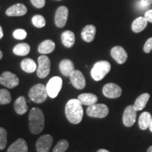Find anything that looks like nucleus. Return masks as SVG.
I'll return each mask as SVG.
<instances>
[{"instance_id":"1","label":"nucleus","mask_w":152,"mask_h":152,"mask_svg":"<svg viewBox=\"0 0 152 152\" xmlns=\"http://www.w3.org/2000/svg\"><path fill=\"white\" fill-rule=\"evenodd\" d=\"M66 116L72 124H78L83 117V104L78 99H72L66 104L65 107Z\"/></svg>"},{"instance_id":"2","label":"nucleus","mask_w":152,"mask_h":152,"mask_svg":"<svg viewBox=\"0 0 152 152\" xmlns=\"http://www.w3.org/2000/svg\"><path fill=\"white\" fill-rule=\"evenodd\" d=\"M30 132L37 134L40 133L45 128V115L42 111L38 108H33L28 117Z\"/></svg>"},{"instance_id":"3","label":"nucleus","mask_w":152,"mask_h":152,"mask_svg":"<svg viewBox=\"0 0 152 152\" xmlns=\"http://www.w3.org/2000/svg\"><path fill=\"white\" fill-rule=\"evenodd\" d=\"M111 71V64L106 61H100L94 64L91 70V76L95 81L102 80Z\"/></svg>"},{"instance_id":"4","label":"nucleus","mask_w":152,"mask_h":152,"mask_svg":"<svg viewBox=\"0 0 152 152\" xmlns=\"http://www.w3.org/2000/svg\"><path fill=\"white\" fill-rule=\"evenodd\" d=\"M28 96H29L30 100L33 101L35 103H43L44 102L46 101L47 96H48L46 86L40 84V83L35 85L28 92Z\"/></svg>"},{"instance_id":"5","label":"nucleus","mask_w":152,"mask_h":152,"mask_svg":"<svg viewBox=\"0 0 152 152\" xmlns=\"http://www.w3.org/2000/svg\"><path fill=\"white\" fill-rule=\"evenodd\" d=\"M109 109L104 104H94L89 106L87 109V114L90 117L104 118L109 114Z\"/></svg>"},{"instance_id":"6","label":"nucleus","mask_w":152,"mask_h":152,"mask_svg":"<svg viewBox=\"0 0 152 152\" xmlns=\"http://www.w3.org/2000/svg\"><path fill=\"white\" fill-rule=\"evenodd\" d=\"M62 79L58 76H55L49 80L47 83L46 89L49 97L54 99L58 96L62 87Z\"/></svg>"},{"instance_id":"7","label":"nucleus","mask_w":152,"mask_h":152,"mask_svg":"<svg viewBox=\"0 0 152 152\" xmlns=\"http://www.w3.org/2000/svg\"><path fill=\"white\" fill-rule=\"evenodd\" d=\"M51 62L49 57L42 55L38 58V67L37 68V75L39 78H45L50 73Z\"/></svg>"},{"instance_id":"8","label":"nucleus","mask_w":152,"mask_h":152,"mask_svg":"<svg viewBox=\"0 0 152 152\" xmlns=\"http://www.w3.org/2000/svg\"><path fill=\"white\" fill-rule=\"evenodd\" d=\"M0 84L7 88L12 89L18 86L19 79L15 74L9 71H5L0 75Z\"/></svg>"},{"instance_id":"9","label":"nucleus","mask_w":152,"mask_h":152,"mask_svg":"<svg viewBox=\"0 0 152 152\" xmlns=\"http://www.w3.org/2000/svg\"><path fill=\"white\" fill-rule=\"evenodd\" d=\"M53 143V137L50 134L41 136L36 142L37 152H49Z\"/></svg>"},{"instance_id":"10","label":"nucleus","mask_w":152,"mask_h":152,"mask_svg":"<svg viewBox=\"0 0 152 152\" xmlns=\"http://www.w3.org/2000/svg\"><path fill=\"white\" fill-rule=\"evenodd\" d=\"M103 94L106 97L109 99H116L121 96L122 89L115 83H108L103 87Z\"/></svg>"},{"instance_id":"11","label":"nucleus","mask_w":152,"mask_h":152,"mask_svg":"<svg viewBox=\"0 0 152 152\" xmlns=\"http://www.w3.org/2000/svg\"><path fill=\"white\" fill-rule=\"evenodd\" d=\"M70 80L71 84L77 90H83L86 85L85 76L79 70H75L70 75Z\"/></svg>"},{"instance_id":"12","label":"nucleus","mask_w":152,"mask_h":152,"mask_svg":"<svg viewBox=\"0 0 152 152\" xmlns=\"http://www.w3.org/2000/svg\"><path fill=\"white\" fill-rule=\"evenodd\" d=\"M68 16V9L67 7L61 6L58 7L55 14V24L58 28H64L66 26Z\"/></svg>"},{"instance_id":"13","label":"nucleus","mask_w":152,"mask_h":152,"mask_svg":"<svg viewBox=\"0 0 152 152\" xmlns=\"http://www.w3.org/2000/svg\"><path fill=\"white\" fill-rule=\"evenodd\" d=\"M137 117V111L134 106L130 105L125 108L123 115V122L125 126L131 127L134 124Z\"/></svg>"},{"instance_id":"14","label":"nucleus","mask_w":152,"mask_h":152,"mask_svg":"<svg viewBox=\"0 0 152 152\" xmlns=\"http://www.w3.org/2000/svg\"><path fill=\"white\" fill-rule=\"evenodd\" d=\"M112 58L119 64H123L128 58V54L124 48L121 46H115L111 50Z\"/></svg>"},{"instance_id":"15","label":"nucleus","mask_w":152,"mask_h":152,"mask_svg":"<svg viewBox=\"0 0 152 152\" xmlns=\"http://www.w3.org/2000/svg\"><path fill=\"white\" fill-rule=\"evenodd\" d=\"M28 9L23 4L12 5L6 11V15L8 16H21L26 14Z\"/></svg>"},{"instance_id":"16","label":"nucleus","mask_w":152,"mask_h":152,"mask_svg":"<svg viewBox=\"0 0 152 152\" xmlns=\"http://www.w3.org/2000/svg\"><path fill=\"white\" fill-rule=\"evenodd\" d=\"M7 152H28L26 140L22 138L18 139L9 147Z\"/></svg>"},{"instance_id":"17","label":"nucleus","mask_w":152,"mask_h":152,"mask_svg":"<svg viewBox=\"0 0 152 152\" xmlns=\"http://www.w3.org/2000/svg\"><path fill=\"white\" fill-rule=\"evenodd\" d=\"M96 35V28L93 25H88L83 28L81 33L82 38L86 42H91L94 40Z\"/></svg>"},{"instance_id":"18","label":"nucleus","mask_w":152,"mask_h":152,"mask_svg":"<svg viewBox=\"0 0 152 152\" xmlns=\"http://www.w3.org/2000/svg\"><path fill=\"white\" fill-rule=\"evenodd\" d=\"M73 63L69 59H64L60 62L59 69L63 75L68 77L75 71Z\"/></svg>"},{"instance_id":"19","label":"nucleus","mask_w":152,"mask_h":152,"mask_svg":"<svg viewBox=\"0 0 152 152\" xmlns=\"http://www.w3.org/2000/svg\"><path fill=\"white\" fill-rule=\"evenodd\" d=\"M77 99L83 105L89 106L96 104L98 101V98L96 95L92 93H84V94H80Z\"/></svg>"},{"instance_id":"20","label":"nucleus","mask_w":152,"mask_h":152,"mask_svg":"<svg viewBox=\"0 0 152 152\" xmlns=\"http://www.w3.org/2000/svg\"><path fill=\"white\" fill-rule=\"evenodd\" d=\"M14 109L18 115H23L28 111V107L26 99L24 96H20L17 99L14 104Z\"/></svg>"},{"instance_id":"21","label":"nucleus","mask_w":152,"mask_h":152,"mask_svg":"<svg viewBox=\"0 0 152 152\" xmlns=\"http://www.w3.org/2000/svg\"><path fill=\"white\" fill-rule=\"evenodd\" d=\"M148 21L144 17L140 16L136 19H134V21L132 23V30L134 33H138L142 32V30L145 29L147 27Z\"/></svg>"},{"instance_id":"22","label":"nucleus","mask_w":152,"mask_h":152,"mask_svg":"<svg viewBox=\"0 0 152 152\" xmlns=\"http://www.w3.org/2000/svg\"><path fill=\"white\" fill-rule=\"evenodd\" d=\"M55 49V44L51 39H46L40 43L38 47V52L42 54L52 53Z\"/></svg>"},{"instance_id":"23","label":"nucleus","mask_w":152,"mask_h":152,"mask_svg":"<svg viewBox=\"0 0 152 152\" xmlns=\"http://www.w3.org/2000/svg\"><path fill=\"white\" fill-rule=\"evenodd\" d=\"M75 35L72 31L66 30L61 35V42L63 45L67 48H71L75 44Z\"/></svg>"},{"instance_id":"24","label":"nucleus","mask_w":152,"mask_h":152,"mask_svg":"<svg viewBox=\"0 0 152 152\" xmlns=\"http://www.w3.org/2000/svg\"><path fill=\"white\" fill-rule=\"evenodd\" d=\"M20 67L22 70L28 73H32L37 71V64L31 58H24L20 63Z\"/></svg>"},{"instance_id":"25","label":"nucleus","mask_w":152,"mask_h":152,"mask_svg":"<svg viewBox=\"0 0 152 152\" xmlns=\"http://www.w3.org/2000/svg\"><path fill=\"white\" fill-rule=\"evenodd\" d=\"M150 98V95L148 93H144L139 96L136 99L135 102H134V109L137 111H141L145 107L146 105H147L148 101H149Z\"/></svg>"},{"instance_id":"26","label":"nucleus","mask_w":152,"mask_h":152,"mask_svg":"<svg viewBox=\"0 0 152 152\" xmlns=\"http://www.w3.org/2000/svg\"><path fill=\"white\" fill-rule=\"evenodd\" d=\"M151 115L150 113L147 111L143 112L140 115V118H139V126L141 130H147L148 128H149V125L151 121Z\"/></svg>"},{"instance_id":"27","label":"nucleus","mask_w":152,"mask_h":152,"mask_svg":"<svg viewBox=\"0 0 152 152\" xmlns=\"http://www.w3.org/2000/svg\"><path fill=\"white\" fill-rule=\"evenodd\" d=\"M30 47L27 43H20L16 45L13 49V52L17 56H26L30 53Z\"/></svg>"},{"instance_id":"28","label":"nucleus","mask_w":152,"mask_h":152,"mask_svg":"<svg viewBox=\"0 0 152 152\" xmlns=\"http://www.w3.org/2000/svg\"><path fill=\"white\" fill-rule=\"evenodd\" d=\"M11 102V96L10 92L5 89L0 90V104H9Z\"/></svg>"},{"instance_id":"29","label":"nucleus","mask_w":152,"mask_h":152,"mask_svg":"<svg viewBox=\"0 0 152 152\" xmlns=\"http://www.w3.org/2000/svg\"><path fill=\"white\" fill-rule=\"evenodd\" d=\"M32 23H33V26L36 28H42L45 27L46 25V20L45 18H44L41 15H35L32 18Z\"/></svg>"},{"instance_id":"30","label":"nucleus","mask_w":152,"mask_h":152,"mask_svg":"<svg viewBox=\"0 0 152 152\" xmlns=\"http://www.w3.org/2000/svg\"><path fill=\"white\" fill-rule=\"evenodd\" d=\"M68 147H69V144L67 140H61L55 146L53 149V152H65L68 149Z\"/></svg>"},{"instance_id":"31","label":"nucleus","mask_w":152,"mask_h":152,"mask_svg":"<svg viewBox=\"0 0 152 152\" xmlns=\"http://www.w3.org/2000/svg\"><path fill=\"white\" fill-rule=\"evenodd\" d=\"M7 144V132L4 128H0V150L5 149Z\"/></svg>"},{"instance_id":"32","label":"nucleus","mask_w":152,"mask_h":152,"mask_svg":"<svg viewBox=\"0 0 152 152\" xmlns=\"http://www.w3.org/2000/svg\"><path fill=\"white\" fill-rule=\"evenodd\" d=\"M13 36L15 39L23 40L27 37V33L23 29H16L13 33Z\"/></svg>"},{"instance_id":"33","label":"nucleus","mask_w":152,"mask_h":152,"mask_svg":"<svg viewBox=\"0 0 152 152\" xmlns=\"http://www.w3.org/2000/svg\"><path fill=\"white\" fill-rule=\"evenodd\" d=\"M152 50V37L147 39L144 45V52L145 53H149Z\"/></svg>"},{"instance_id":"34","label":"nucleus","mask_w":152,"mask_h":152,"mask_svg":"<svg viewBox=\"0 0 152 152\" xmlns=\"http://www.w3.org/2000/svg\"><path fill=\"white\" fill-rule=\"evenodd\" d=\"M30 1H31V3L33 4V5L36 8L41 9L45 7V0H30Z\"/></svg>"},{"instance_id":"35","label":"nucleus","mask_w":152,"mask_h":152,"mask_svg":"<svg viewBox=\"0 0 152 152\" xmlns=\"http://www.w3.org/2000/svg\"><path fill=\"white\" fill-rule=\"evenodd\" d=\"M144 18L147 19L148 22H150L152 23V9L146 11L145 14H144Z\"/></svg>"},{"instance_id":"36","label":"nucleus","mask_w":152,"mask_h":152,"mask_svg":"<svg viewBox=\"0 0 152 152\" xmlns=\"http://www.w3.org/2000/svg\"><path fill=\"white\" fill-rule=\"evenodd\" d=\"M140 2L144 9L147 8L152 4V0H140Z\"/></svg>"},{"instance_id":"37","label":"nucleus","mask_w":152,"mask_h":152,"mask_svg":"<svg viewBox=\"0 0 152 152\" xmlns=\"http://www.w3.org/2000/svg\"><path fill=\"white\" fill-rule=\"evenodd\" d=\"M4 36V33H3V30H2V28L0 26V39H1V38L3 37Z\"/></svg>"},{"instance_id":"38","label":"nucleus","mask_w":152,"mask_h":152,"mask_svg":"<svg viewBox=\"0 0 152 152\" xmlns=\"http://www.w3.org/2000/svg\"><path fill=\"white\" fill-rule=\"evenodd\" d=\"M96 152H109V151H108V150H106V149H99V150H98V151H96Z\"/></svg>"},{"instance_id":"39","label":"nucleus","mask_w":152,"mask_h":152,"mask_svg":"<svg viewBox=\"0 0 152 152\" xmlns=\"http://www.w3.org/2000/svg\"><path fill=\"white\" fill-rule=\"evenodd\" d=\"M149 129H150V131L152 132V119H151V123H150V125H149Z\"/></svg>"},{"instance_id":"40","label":"nucleus","mask_w":152,"mask_h":152,"mask_svg":"<svg viewBox=\"0 0 152 152\" xmlns=\"http://www.w3.org/2000/svg\"><path fill=\"white\" fill-rule=\"evenodd\" d=\"M147 152H152V146H151V147H149V148H148Z\"/></svg>"},{"instance_id":"41","label":"nucleus","mask_w":152,"mask_h":152,"mask_svg":"<svg viewBox=\"0 0 152 152\" xmlns=\"http://www.w3.org/2000/svg\"><path fill=\"white\" fill-rule=\"evenodd\" d=\"M2 56H3V54H2V52H1V51H0V60L1 59V58H2Z\"/></svg>"},{"instance_id":"42","label":"nucleus","mask_w":152,"mask_h":152,"mask_svg":"<svg viewBox=\"0 0 152 152\" xmlns=\"http://www.w3.org/2000/svg\"><path fill=\"white\" fill-rule=\"evenodd\" d=\"M58 1H61V0H58Z\"/></svg>"}]
</instances>
